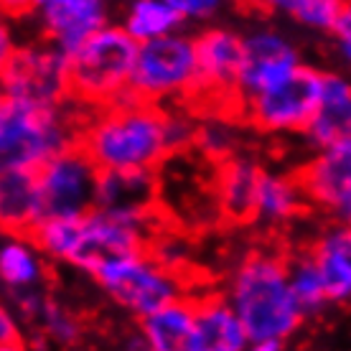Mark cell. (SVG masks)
Wrapping results in <instances>:
<instances>
[{
  "mask_svg": "<svg viewBox=\"0 0 351 351\" xmlns=\"http://www.w3.org/2000/svg\"><path fill=\"white\" fill-rule=\"evenodd\" d=\"M0 95L10 102L36 107H56L66 102V56L53 46L16 49L0 71Z\"/></svg>",
  "mask_w": 351,
  "mask_h": 351,
  "instance_id": "obj_9",
  "label": "cell"
},
{
  "mask_svg": "<svg viewBox=\"0 0 351 351\" xmlns=\"http://www.w3.org/2000/svg\"><path fill=\"white\" fill-rule=\"evenodd\" d=\"M77 145L97 171H156L171 156L166 112L128 92L87 117Z\"/></svg>",
  "mask_w": 351,
  "mask_h": 351,
  "instance_id": "obj_1",
  "label": "cell"
},
{
  "mask_svg": "<svg viewBox=\"0 0 351 351\" xmlns=\"http://www.w3.org/2000/svg\"><path fill=\"white\" fill-rule=\"evenodd\" d=\"M181 18H209L221 8L224 0H163Z\"/></svg>",
  "mask_w": 351,
  "mask_h": 351,
  "instance_id": "obj_28",
  "label": "cell"
},
{
  "mask_svg": "<svg viewBox=\"0 0 351 351\" xmlns=\"http://www.w3.org/2000/svg\"><path fill=\"white\" fill-rule=\"evenodd\" d=\"M36 173L38 221L80 219L95 209L97 166L80 145L56 153Z\"/></svg>",
  "mask_w": 351,
  "mask_h": 351,
  "instance_id": "obj_6",
  "label": "cell"
},
{
  "mask_svg": "<svg viewBox=\"0 0 351 351\" xmlns=\"http://www.w3.org/2000/svg\"><path fill=\"white\" fill-rule=\"evenodd\" d=\"M331 31H334L336 38H339V44H341L343 59H349V53H351V10H349V5L339 13V18L334 21Z\"/></svg>",
  "mask_w": 351,
  "mask_h": 351,
  "instance_id": "obj_30",
  "label": "cell"
},
{
  "mask_svg": "<svg viewBox=\"0 0 351 351\" xmlns=\"http://www.w3.org/2000/svg\"><path fill=\"white\" fill-rule=\"evenodd\" d=\"M0 351H26V349H23V343H5V346H0Z\"/></svg>",
  "mask_w": 351,
  "mask_h": 351,
  "instance_id": "obj_35",
  "label": "cell"
},
{
  "mask_svg": "<svg viewBox=\"0 0 351 351\" xmlns=\"http://www.w3.org/2000/svg\"><path fill=\"white\" fill-rule=\"evenodd\" d=\"M227 303L250 343L282 341L303 321V311L290 290L285 263L275 255L247 257L234 272Z\"/></svg>",
  "mask_w": 351,
  "mask_h": 351,
  "instance_id": "obj_2",
  "label": "cell"
},
{
  "mask_svg": "<svg viewBox=\"0 0 351 351\" xmlns=\"http://www.w3.org/2000/svg\"><path fill=\"white\" fill-rule=\"evenodd\" d=\"M260 168L250 160L227 158L221 160L214 178V196L217 209L232 221L255 219V191Z\"/></svg>",
  "mask_w": 351,
  "mask_h": 351,
  "instance_id": "obj_17",
  "label": "cell"
},
{
  "mask_svg": "<svg viewBox=\"0 0 351 351\" xmlns=\"http://www.w3.org/2000/svg\"><path fill=\"white\" fill-rule=\"evenodd\" d=\"M193 51H196V87L189 97H237L242 38L232 31L211 28L193 41Z\"/></svg>",
  "mask_w": 351,
  "mask_h": 351,
  "instance_id": "obj_13",
  "label": "cell"
},
{
  "mask_svg": "<svg viewBox=\"0 0 351 351\" xmlns=\"http://www.w3.org/2000/svg\"><path fill=\"white\" fill-rule=\"evenodd\" d=\"M0 105H3V95H0Z\"/></svg>",
  "mask_w": 351,
  "mask_h": 351,
  "instance_id": "obj_36",
  "label": "cell"
},
{
  "mask_svg": "<svg viewBox=\"0 0 351 351\" xmlns=\"http://www.w3.org/2000/svg\"><path fill=\"white\" fill-rule=\"evenodd\" d=\"M324 74L311 66H298L265 89L260 95L245 99V112L250 123L267 132L306 130L321 102Z\"/></svg>",
  "mask_w": 351,
  "mask_h": 351,
  "instance_id": "obj_10",
  "label": "cell"
},
{
  "mask_svg": "<svg viewBox=\"0 0 351 351\" xmlns=\"http://www.w3.org/2000/svg\"><path fill=\"white\" fill-rule=\"evenodd\" d=\"M5 343H21V326H18L16 316L0 303V346H5Z\"/></svg>",
  "mask_w": 351,
  "mask_h": 351,
  "instance_id": "obj_29",
  "label": "cell"
},
{
  "mask_svg": "<svg viewBox=\"0 0 351 351\" xmlns=\"http://www.w3.org/2000/svg\"><path fill=\"white\" fill-rule=\"evenodd\" d=\"M158 206V186L153 171H99L95 209L128 217H148Z\"/></svg>",
  "mask_w": 351,
  "mask_h": 351,
  "instance_id": "obj_15",
  "label": "cell"
},
{
  "mask_svg": "<svg viewBox=\"0 0 351 351\" xmlns=\"http://www.w3.org/2000/svg\"><path fill=\"white\" fill-rule=\"evenodd\" d=\"M138 44L125 28L99 26L66 56L69 99L89 107H110L130 89Z\"/></svg>",
  "mask_w": 351,
  "mask_h": 351,
  "instance_id": "obj_4",
  "label": "cell"
},
{
  "mask_svg": "<svg viewBox=\"0 0 351 351\" xmlns=\"http://www.w3.org/2000/svg\"><path fill=\"white\" fill-rule=\"evenodd\" d=\"M285 270H288L290 290H293V295L298 300L303 316L318 311L328 300L326 298L324 280H321V272H318L316 263H313L311 255L295 257L293 263H285Z\"/></svg>",
  "mask_w": 351,
  "mask_h": 351,
  "instance_id": "obj_25",
  "label": "cell"
},
{
  "mask_svg": "<svg viewBox=\"0 0 351 351\" xmlns=\"http://www.w3.org/2000/svg\"><path fill=\"white\" fill-rule=\"evenodd\" d=\"M16 51V38H13V31H10L8 16L0 13V71L8 64V59Z\"/></svg>",
  "mask_w": 351,
  "mask_h": 351,
  "instance_id": "obj_31",
  "label": "cell"
},
{
  "mask_svg": "<svg viewBox=\"0 0 351 351\" xmlns=\"http://www.w3.org/2000/svg\"><path fill=\"white\" fill-rule=\"evenodd\" d=\"M44 280L41 255L28 237H8L0 242V285L13 293L38 290Z\"/></svg>",
  "mask_w": 351,
  "mask_h": 351,
  "instance_id": "obj_22",
  "label": "cell"
},
{
  "mask_svg": "<svg viewBox=\"0 0 351 351\" xmlns=\"http://www.w3.org/2000/svg\"><path fill=\"white\" fill-rule=\"evenodd\" d=\"M250 339L224 298L193 300V326L186 351H245Z\"/></svg>",
  "mask_w": 351,
  "mask_h": 351,
  "instance_id": "obj_16",
  "label": "cell"
},
{
  "mask_svg": "<svg viewBox=\"0 0 351 351\" xmlns=\"http://www.w3.org/2000/svg\"><path fill=\"white\" fill-rule=\"evenodd\" d=\"M31 10V0H0V13L5 16H21Z\"/></svg>",
  "mask_w": 351,
  "mask_h": 351,
  "instance_id": "obj_32",
  "label": "cell"
},
{
  "mask_svg": "<svg viewBox=\"0 0 351 351\" xmlns=\"http://www.w3.org/2000/svg\"><path fill=\"white\" fill-rule=\"evenodd\" d=\"M153 217L156 214L128 217V214H110L102 209L87 211L84 217H80L77 242L69 255V263L92 275L107 260L148 252Z\"/></svg>",
  "mask_w": 351,
  "mask_h": 351,
  "instance_id": "obj_8",
  "label": "cell"
},
{
  "mask_svg": "<svg viewBox=\"0 0 351 351\" xmlns=\"http://www.w3.org/2000/svg\"><path fill=\"white\" fill-rule=\"evenodd\" d=\"M306 132L321 148L351 141V89L346 80L334 77V74H324L321 102H318V110Z\"/></svg>",
  "mask_w": 351,
  "mask_h": 351,
  "instance_id": "obj_18",
  "label": "cell"
},
{
  "mask_svg": "<svg viewBox=\"0 0 351 351\" xmlns=\"http://www.w3.org/2000/svg\"><path fill=\"white\" fill-rule=\"evenodd\" d=\"M38 224L34 171L0 173V232L13 237H28Z\"/></svg>",
  "mask_w": 351,
  "mask_h": 351,
  "instance_id": "obj_20",
  "label": "cell"
},
{
  "mask_svg": "<svg viewBox=\"0 0 351 351\" xmlns=\"http://www.w3.org/2000/svg\"><path fill=\"white\" fill-rule=\"evenodd\" d=\"M193 326V300L176 298L143 318L148 351H186Z\"/></svg>",
  "mask_w": 351,
  "mask_h": 351,
  "instance_id": "obj_21",
  "label": "cell"
},
{
  "mask_svg": "<svg viewBox=\"0 0 351 351\" xmlns=\"http://www.w3.org/2000/svg\"><path fill=\"white\" fill-rule=\"evenodd\" d=\"M87 123L69 99L56 107H36L3 99L0 105V173L36 171L56 153L77 145Z\"/></svg>",
  "mask_w": 351,
  "mask_h": 351,
  "instance_id": "obj_3",
  "label": "cell"
},
{
  "mask_svg": "<svg viewBox=\"0 0 351 351\" xmlns=\"http://www.w3.org/2000/svg\"><path fill=\"white\" fill-rule=\"evenodd\" d=\"M303 196L331 211L341 221H349L351 211V141L324 148L298 176Z\"/></svg>",
  "mask_w": 351,
  "mask_h": 351,
  "instance_id": "obj_12",
  "label": "cell"
},
{
  "mask_svg": "<svg viewBox=\"0 0 351 351\" xmlns=\"http://www.w3.org/2000/svg\"><path fill=\"white\" fill-rule=\"evenodd\" d=\"M298 51L272 31L242 38V62L237 74V97L245 102L298 69Z\"/></svg>",
  "mask_w": 351,
  "mask_h": 351,
  "instance_id": "obj_11",
  "label": "cell"
},
{
  "mask_svg": "<svg viewBox=\"0 0 351 351\" xmlns=\"http://www.w3.org/2000/svg\"><path fill=\"white\" fill-rule=\"evenodd\" d=\"M260 3H263V5H267V8H288V3L290 0H260Z\"/></svg>",
  "mask_w": 351,
  "mask_h": 351,
  "instance_id": "obj_34",
  "label": "cell"
},
{
  "mask_svg": "<svg viewBox=\"0 0 351 351\" xmlns=\"http://www.w3.org/2000/svg\"><path fill=\"white\" fill-rule=\"evenodd\" d=\"M313 263H316L321 280L326 288V298L336 303H346L351 295V234L346 224H336L321 234L313 247Z\"/></svg>",
  "mask_w": 351,
  "mask_h": 351,
  "instance_id": "obj_19",
  "label": "cell"
},
{
  "mask_svg": "<svg viewBox=\"0 0 351 351\" xmlns=\"http://www.w3.org/2000/svg\"><path fill=\"white\" fill-rule=\"evenodd\" d=\"M34 318L44 326L56 341L71 343L77 336H80V324H77V318L71 316L66 308H62L56 300L46 298V295H44V300H41V306L36 308Z\"/></svg>",
  "mask_w": 351,
  "mask_h": 351,
  "instance_id": "obj_27",
  "label": "cell"
},
{
  "mask_svg": "<svg viewBox=\"0 0 351 351\" xmlns=\"http://www.w3.org/2000/svg\"><path fill=\"white\" fill-rule=\"evenodd\" d=\"M184 18L173 8H168L163 0H135L130 5L128 21H125V34L130 36L135 44H145L153 38L176 34Z\"/></svg>",
  "mask_w": 351,
  "mask_h": 351,
  "instance_id": "obj_24",
  "label": "cell"
},
{
  "mask_svg": "<svg viewBox=\"0 0 351 351\" xmlns=\"http://www.w3.org/2000/svg\"><path fill=\"white\" fill-rule=\"evenodd\" d=\"M346 5H349L346 0H290L285 10L293 18H298L303 26L328 28L331 31L334 21Z\"/></svg>",
  "mask_w": 351,
  "mask_h": 351,
  "instance_id": "obj_26",
  "label": "cell"
},
{
  "mask_svg": "<svg viewBox=\"0 0 351 351\" xmlns=\"http://www.w3.org/2000/svg\"><path fill=\"white\" fill-rule=\"evenodd\" d=\"M245 351H280V341H255Z\"/></svg>",
  "mask_w": 351,
  "mask_h": 351,
  "instance_id": "obj_33",
  "label": "cell"
},
{
  "mask_svg": "<svg viewBox=\"0 0 351 351\" xmlns=\"http://www.w3.org/2000/svg\"><path fill=\"white\" fill-rule=\"evenodd\" d=\"M92 278L120 306L143 318L184 295V282L173 267H166L148 252L107 260L92 272Z\"/></svg>",
  "mask_w": 351,
  "mask_h": 351,
  "instance_id": "obj_5",
  "label": "cell"
},
{
  "mask_svg": "<svg viewBox=\"0 0 351 351\" xmlns=\"http://www.w3.org/2000/svg\"><path fill=\"white\" fill-rule=\"evenodd\" d=\"M31 8L44 16V28L64 56L105 26V0H31Z\"/></svg>",
  "mask_w": 351,
  "mask_h": 351,
  "instance_id": "obj_14",
  "label": "cell"
},
{
  "mask_svg": "<svg viewBox=\"0 0 351 351\" xmlns=\"http://www.w3.org/2000/svg\"><path fill=\"white\" fill-rule=\"evenodd\" d=\"M196 87V51L189 36H163L138 44L130 74V92L141 102L191 95Z\"/></svg>",
  "mask_w": 351,
  "mask_h": 351,
  "instance_id": "obj_7",
  "label": "cell"
},
{
  "mask_svg": "<svg viewBox=\"0 0 351 351\" xmlns=\"http://www.w3.org/2000/svg\"><path fill=\"white\" fill-rule=\"evenodd\" d=\"M303 191H300L298 181H290L282 176L260 173L255 191V217L267 221L290 219L295 211L303 206Z\"/></svg>",
  "mask_w": 351,
  "mask_h": 351,
  "instance_id": "obj_23",
  "label": "cell"
}]
</instances>
